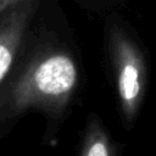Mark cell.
I'll return each mask as SVG.
<instances>
[{
	"label": "cell",
	"mask_w": 156,
	"mask_h": 156,
	"mask_svg": "<svg viewBox=\"0 0 156 156\" xmlns=\"http://www.w3.org/2000/svg\"><path fill=\"white\" fill-rule=\"evenodd\" d=\"M105 52L121 121L126 129H132L150 84L149 49L128 21L112 13L105 22Z\"/></svg>",
	"instance_id": "6da1fadb"
},
{
	"label": "cell",
	"mask_w": 156,
	"mask_h": 156,
	"mask_svg": "<svg viewBox=\"0 0 156 156\" xmlns=\"http://www.w3.org/2000/svg\"><path fill=\"white\" fill-rule=\"evenodd\" d=\"M77 84L74 60L66 51L46 50L16 77L4 96V111L12 116L35 108L58 116L69 104Z\"/></svg>",
	"instance_id": "7a4b0ae2"
},
{
	"label": "cell",
	"mask_w": 156,
	"mask_h": 156,
	"mask_svg": "<svg viewBox=\"0 0 156 156\" xmlns=\"http://www.w3.org/2000/svg\"><path fill=\"white\" fill-rule=\"evenodd\" d=\"M35 1H27L0 16V84L13 62L17 49L35 10Z\"/></svg>",
	"instance_id": "3957f363"
},
{
	"label": "cell",
	"mask_w": 156,
	"mask_h": 156,
	"mask_svg": "<svg viewBox=\"0 0 156 156\" xmlns=\"http://www.w3.org/2000/svg\"><path fill=\"white\" fill-rule=\"evenodd\" d=\"M121 147L116 144L98 115L90 113L83 133L79 155L80 156H115Z\"/></svg>",
	"instance_id": "277c9868"
},
{
	"label": "cell",
	"mask_w": 156,
	"mask_h": 156,
	"mask_svg": "<svg viewBox=\"0 0 156 156\" xmlns=\"http://www.w3.org/2000/svg\"><path fill=\"white\" fill-rule=\"evenodd\" d=\"M27 1H30V0H0V16L2 13H5L6 11H9L18 5H22Z\"/></svg>",
	"instance_id": "5b68a950"
}]
</instances>
